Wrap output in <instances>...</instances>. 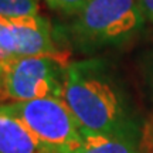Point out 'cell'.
<instances>
[{
    "label": "cell",
    "mask_w": 153,
    "mask_h": 153,
    "mask_svg": "<svg viewBox=\"0 0 153 153\" xmlns=\"http://www.w3.org/2000/svg\"><path fill=\"white\" fill-rule=\"evenodd\" d=\"M62 98L82 133L140 139V126L125 91L102 61L68 64Z\"/></svg>",
    "instance_id": "cell-1"
},
{
    "label": "cell",
    "mask_w": 153,
    "mask_h": 153,
    "mask_svg": "<svg viewBox=\"0 0 153 153\" xmlns=\"http://www.w3.org/2000/svg\"><path fill=\"white\" fill-rule=\"evenodd\" d=\"M145 19L139 0H89L72 19L70 36L82 51H95L136 36Z\"/></svg>",
    "instance_id": "cell-2"
},
{
    "label": "cell",
    "mask_w": 153,
    "mask_h": 153,
    "mask_svg": "<svg viewBox=\"0 0 153 153\" xmlns=\"http://www.w3.org/2000/svg\"><path fill=\"white\" fill-rule=\"evenodd\" d=\"M3 97L11 102L62 98L68 64L53 57H13L0 61Z\"/></svg>",
    "instance_id": "cell-3"
},
{
    "label": "cell",
    "mask_w": 153,
    "mask_h": 153,
    "mask_svg": "<svg viewBox=\"0 0 153 153\" xmlns=\"http://www.w3.org/2000/svg\"><path fill=\"white\" fill-rule=\"evenodd\" d=\"M7 105L40 142L57 153L68 152L84 140L81 128L64 98L47 97Z\"/></svg>",
    "instance_id": "cell-4"
},
{
    "label": "cell",
    "mask_w": 153,
    "mask_h": 153,
    "mask_svg": "<svg viewBox=\"0 0 153 153\" xmlns=\"http://www.w3.org/2000/svg\"><path fill=\"white\" fill-rule=\"evenodd\" d=\"M0 55L1 61L13 57H53L67 62L53 38L47 19L38 16H0Z\"/></svg>",
    "instance_id": "cell-5"
},
{
    "label": "cell",
    "mask_w": 153,
    "mask_h": 153,
    "mask_svg": "<svg viewBox=\"0 0 153 153\" xmlns=\"http://www.w3.org/2000/svg\"><path fill=\"white\" fill-rule=\"evenodd\" d=\"M0 153H57L36 135L9 108L0 104Z\"/></svg>",
    "instance_id": "cell-6"
},
{
    "label": "cell",
    "mask_w": 153,
    "mask_h": 153,
    "mask_svg": "<svg viewBox=\"0 0 153 153\" xmlns=\"http://www.w3.org/2000/svg\"><path fill=\"white\" fill-rule=\"evenodd\" d=\"M84 140L79 146L64 153H143L140 139L126 136H109L82 133Z\"/></svg>",
    "instance_id": "cell-7"
},
{
    "label": "cell",
    "mask_w": 153,
    "mask_h": 153,
    "mask_svg": "<svg viewBox=\"0 0 153 153\" xmlns=\"http://www.w3.org/2000/svg\"><path fill=\"white\" fill-rule=\"evenodd\" d=\"M40 0H0V16L24 17L38 16Z\"/></svg>",
    "instance_id": "cell-8"
},
{
    "label": "cell",
    "mask_w": 153,
    "mask_h": 153,
    "mask_svg": "<svg viewBox=\"0 0 153 153\" xmlns=\"http://www.w3.org/2000/svg\"><path fill=\"white\" fill-rule=\"evenodd\" d=\"M89 0H45V3L57 11H62L64 14L75 16L88 4Z\"/></svg>",
    "instance_id": "cell-9"
},
{
    "label": "cell",
    "mask_w": 153,
    "mask_h": 153,
    "mask_svg": "<svg viewBox=\"0 0 153 153\" xmlns=\"http://www.w3.org/2000/svg\"><path fill=\"white\" fill-rule=\"evenodd\" d=\"M139 3L142 6L145 17L153 22V0H139Z\"/></svg>",
    "instance_id": "cell-10"
},
{
    "label": "cell",
    "mask_w": 153,
    "mask_h": 153,
    "mask_svg": "<svg viewBox=\"0 0 153 153\" xmlns=\"http://www.w3.org/2000/svg\"><path fill=\"white\" fill-rule=\"evenodd\" d=\"M0 101H4V97H3V85H1V65H0Z\"/></svg>",
    "instance_id": "cell-11"
},
{
    "label": "cell",
    "mask_w": 153,
    "mask_h": 153,
    "mask_svg": "<svg viewBox=\"0 0 153 153\" xmlns=\"http://www.w3.org/2000/svg\"><path fill=\"white\" fill-rule=\"evenodd\" d=\"M0 61H1V55H0Z\"/></svg>",
    "instance_id": "cell-12"
}]
</instances>
